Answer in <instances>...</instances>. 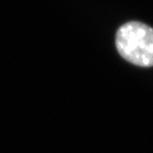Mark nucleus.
Here are the masks:
<instances>
[{
    "mask_svg": "<svg viewBox=\"0 0 153 153\" xmlns=\"http://www.w3.org/2000/svg\"><path fill=\"white\" fill-rule=\"evenodd\" d=\"M115 46L119 55L138 67L153 66V28L131 21L117 30Z\"/></svg>",
    "mask_w": 153,
    "mask_h": 153,
    "instance_id": "1",
    "label": "nucleus"
}]
</instances>
